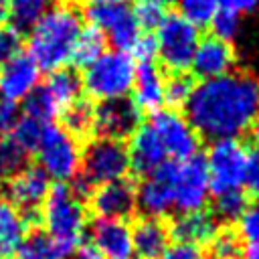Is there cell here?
Listing matches in <instances>:
<instances>
[{
  "label": "cell",
  "instance_id": "7402d4cb",
  "mask_svg": "<svg viewBox=\"0 0 259 259\" xmlns=\"http://www.w3.org/2000/svg\"><path fill=\"white\" fill-rule=\"evenodd\" d=\"M168 229L160 219L142 217L132 227V245L138 259H160L168 247Z\"/></svg>",
  "mask_w": 259,
  "mask_h": 259
},
{
  "label": "cell",
  "instance_id": "7bdbcfd3",
  "mask_svg": "<svg viewBox=\"0 0 259 259\" xmlns=\"http://www.w3.org/2000/svg\"><path fill=\"white\" fill-rule=\"evenodd\" d=\"M259 0H221L223 8H229L237 14H245V12H253L257 8Z\"/></svg>",
  "mask_w": 259,
  "mask_h": 259
},
{
  "label": "cell",
  "instance_id": "8fae6325",
  "mask_svg": "<svg viewBox=\"0 0 259 259\" xmlns=\"http://www.w3.org/2000/svg\"><path fill=\"white\" fill-rule=\"evenodd\" d=\"M85 18L97 26L117 51L130 53L144 34L127 4H87Z\"/></svg>",
  "mask_w": 259,
  "mask_h": 259
},
{
  "label": "cell",
  "instance_id": "4316f807",
  "mask_svg": "<svg viewBox=\"0 0 259 259\" xmlns=\"http://www.w3.org/2000/svg\"><path fill=\"white\" fill-rule=\"evenodd\" d=\"M93 113H95V103L89 101V99H77L73 105H69L63 113H61V119H63V127L77 140H85L93 134Z\"/></svg>",
  "mask_w": 259,
  "mask_h": 259
},
{
  "label": "cell",
  "instance_id": "9a60e30c",
  "mask_svg": "<svg viewBox=\"0 0 259 259\" xmlns=\"http://www.w3.org/2000/svg\"><path fill=\"white\" fill-rule=\"evenodd\" d=\"M87 200L97 219L125 221L136 212V186L127 178L107 182L97 186Z\"/></svg>",
  "mask_w": 259,
  "mask_h": 259
},
{
  "label": "cell",
  "instance_id": "f1b7e54d",
  "mask_svg": "<svg viewBox=\"0 0 259 259\" xmlns=\"http://www.w3.org/2000/svg\"><path fill=\"white\" fill-rule=\"evenodd\" d=\"M247 204L249 200L243 190H229L223 194H214L210 212L219 223H237Z\"/></svg>",
  "mask_w": 259,
  "mask_h": 259
},
{
  "label": "cell",
  "instance_id": "ffe728a7",
  "mask_svg": "<svg viewBox=\"0 0 259 259\" xmlns=\"http://www.w3.org/2000/svg\"><path fill=\"white\" fill-rule=\"evenodd\" d=\"M168 237L174 243H190L204 247L208 245L214 235L219 233V221L210 210H194V212H180L166 225Z\"/></svg>",
  "mask_w": 259,
  "mask_h": 259
},
{
  "label": "cell",
  "instance_id": "5b68a950",
  "mask_svg": "<svg viewBox=\"0 0 259 259\" xmlns=\"http://www.w3.org/2000/svg\"><path fill=\"white\" fill-rule=\"evenodd\" d=\"M34 154L38 158V168L55 182L69 184L79 174L81 146L63 125L55 121L42 125Z\"/></svg>",
  "mask_w": 259,
  "mask_h": 259
},
{
  "label": "cell",
  "instance_id": "f35d334b",
  "mask_svg": "<svg viewBox=\"0 0 259 259\" xmlns=\"http://www.w3.org/2000/svg\"><path fill=\"white\" fill-rule=\"evenodd\" d=\"M160 259H206V253L198 245L174 243V245L166 247V251L160 255Z\"/></svg>",
  "mask_w": 259,
  "mask_h": 259
},
{
  "label": "cell",
  "instance_id": "9c48e42d",
  "mask_svg": "<svg viewBox=\"0 0 259 259\" xmlns=\"http://www.w3.org/2000/svg\"><path fill=\"white\" fill-rule=\"evenodd\" d=\"M170 182L174 194V208L178 212L202 210L210 196L208 172L202 156L186 160H170Z\"/></svg>",
  "mask_w": 259,
  "mask_h": 259
},
{
  "label": "cell",
  "instance_id": "ab89813d",
  "mask_svg": "<svg viewBox=\"0 0 259 259\" xmlns=\"http://www.w3.org/2000/svg\"><path fill=\"white\" fill-rule=\"evenodd\" d=\"M243 186L247 188L249 194H253L255 198H259V150H249Z\"/></svg>",
  "mask_w": 259,
  "mask_h": 259
},
{
  "label": "cell",
  "instance_id": "44dd1931",
  "mask_svg": "<svg viewBox=\"0 0 259 259\" xmlns=\"http://www.w3.org/2000/svg\"><path fill=\"white\" fill-rule=\"evenodd\" d=\"M134 103L144 113H154L164 105V77L154 61L138 63L134 81Z\"/></svg>",
  "mask_w": 259,
  "mask_h": 259
},
{
  "label": "cell",
  "instance_id": "277c9868",
  "mask_svg": "<svg viewBox=\"0 0 259 259\" xmlns=\"http://www.w3.org/2000/svg\"><path fill=\"white\" fill-rule=\"evenodd\" d=\"M138 63L125 51H105L97 61L83 69L81 89L89 95V101H109L127 97L134 89Z\"/></svg>",
  "mask_w": 259,
  "mask_h": 259
},
{
  "label": "cell",
  "instance_id": "7c38bea8",
  "mask_svg": "<svg viewBox=\"0 0 259 259\" xmlns=\"http://www.w3.org/2000/svg\"><path fill=\"white\" fill-rule=\"evenodd\" d=\"M150 127L156 132L170 160H186L198 154L200 138L178 109H158L150 115Z\"/></svg>",
  "mask_w": 259,
  "mask_h": 259
},
{
  "label": "cell",
  "instance_id": "6da1fadb",
  "mask_svg": "<svg viewBox=\"0 0 259 259\" xmlns=\"http://www.w3.org/2000/svg\"><path fill=\"white\" fill-rule=\"evenodd\" d=\"M184 111L198 138L210 142L239 138L259 115V79L249 71L202 79L194 83Z\"/></svg>",
  "mask_w": 259,
  "mask_h": 259
},
{
  "label": "cell",
  "instance_id": "484cf974",
  "mask_svg": "<svg viewBox=\"0 0 259 259\" xmlns=\"http://www.w3.org/2000/svg\"><path fill=\"white\" fill-rule=\"evenodd\" d=\"M105 45H107V38L97 26H93V24L83 26L75 40V47H73L71 65L79 67V69L89 67L93 61H97L105 53Z\"/></svg>",
  "mask_w": 259,
  "mask_h": 259
},
{
  "label": "cell",
  "instance_id": "ac0fdd59",
  "mask_svg": "<svg viewBox=\"0 0 259 259\" xmlns=\"http://www.w3.org/2000/svg\"><path fill=\"white\" fill-rule=\"evenodd\" d=\"M235 65H237V55L233 45L210 34L198 40L190 69L200 79H214L231 73Z\"/></svg>",
  "mask_w": 259,
  "mask_h": 259
},
{
  "label": "cell",
  "instance_id": "83f0119b",
  "mask_svg": "<svg viewBox=\"0 0 259 259\" xmlns=\"http://www.w3.org/2000/svg\"><path fill=\"white\" fill-rule=\"evenodd\" d=\"M8 2V18L12 26L20 32L28 30L51 6L55 0H6Z\"/></svg>",
  "mask_w": 259,
  "mask_h": 259
},
{
  "label": "cell",
  "instance_id": "2e32d148",
  "mask_svg": "<svg viewBox=\"0 0 259 259\" xmlns=\"http://www.w3.org/2000/svg\"><path fill=\"white\" fill-rule=\"evenodd\" d=\"M38 83H40V69L24 53L0 65V99L2 101L20 103L38 87Z\"/></svg>",
  "mask_w": 259,
  "mask_h": 259
},
{
  "label": "cell",
  "instance_id": "52a82bcc",
  "mask_svg": "<svg viewBox=\"0 0 259 259\" xmlns=\"http://www.w3.org/2000/svg\"><path fill=\"white\" fill-rule=\"evenodd\" d=\"M130 172L127 148L119 140L95 138L89 140L85 150H81L79 176L95 190L101 184L125 178Z\"/></svg>",
  "mask_w": 259,
  "mask_h": 259
},
{
  "label": "cell",
  "instance_id": "d6a6232c",
  "mask_svg": "<svg viewBox=\"0 0 259 259\" xmlns=\"http://www.w3.org/2000/svg\"><path fill=\"white\" fill-rule=\"evenodd\" d=\"M180 14L196 28L208 26L221 8V0H178Z\"/></svg>",
  "mask_w": 259,
  "mask_h": 259
},
{
  "label": "cell",
  "instance_id": "8d00e7d4",
  "mask_svg": "<svg viewBox=\"0 0 259 259\" xmlns=\"http://www.w3.org/2000/svg\"><path fill=\"white\" fill-rule=\"evenodd\" d=\"M134 18L138 22V26L144 30H156L162 20L166 18V10L156 4V2H150V0H140L136 6H134Z\"/></svg>",
  "mask_w": 259,
  "mask_h": 259
},
{
  "label": "cell",
  "instance_id": "d6986e66",
  "mask_svg": "<svg viewBox=\"0 0 259 259\" xmlns=\"http://www.w3.org/2000/svg\"><path fill=\"white\" fill-rule=\"evenodd\" d=\"M91 245L103 259H132V227L117 219H95L91 223Z\"/></svg>",
  "mask_w": 259,
  "mask_h": 259
},
{
  "label": "cell",
  "instance_id": "8992f818",
  "mask_svg": "<svg viewBox=\"0 0 259 259\" xmlns=\"http://www.w3.org/2000/svg\"><path fill=\"white\" fill-rule=\"evenodd\" d=\"M156 59L168 73H186L192 65L200 32L182 14H166L156 28Z\"/></svg>",
  "mask_w": 259,
  "mask_h": 259
},
{
  "label": "cell",
  "instance_id": "e0dca14e",
  "mask_svg": "<svg viewBox=\"0 0 259 259\" xmlns=\"http://www.w3.org/2000/svg\"><path fill=\"white\" fill-rule=\"evenodd\" d=\"M127 140L130 142L125 148L130 158V170H134L140 176H150L164 162L170 160L156 132L150 127V123H140Z\"/></svg>",
  "mask_w": 259,
  "mask_h": 259
},
{
  "label": "cell",
  "instance_id": "30bf717a",
  "mask_svg": "<svg viewBox=\"0 0 259 259\" xmlns=\"http://www.w3.org/2000/svg\"><path fill=\"white\" fill-rule=\"evenodd\" d=\"M49 190H51V178L38 166L32 164H26L20 172L12 174L4 182V196L8 198L6 202H10L14 208H18L24 214L28 227L38 221V210Z\"/></svg>",
  "mask_w": 259,
  "mask_h": 259
},
{
  "label": "cell",
  "instance_id": "74e56055",
  "mask_svg": "<svg viewBox=\"0 0 259 259\" xmlns=\"http://www.w3.org/2000/svg\"><path fill=\"white\" fill-rule=\"evenodd\" d=\"M22 53V32L12 24L0 26V65L12 61Z\"/></svg>",
  "mask_w": 259,
  "mask_h": 259
},
{
  "label": "cell",
  "instance_id": "3957f363",
  "mask_svg": "<svg viewBox=\"0 0 259 259\" xmlns=\"http://www.w3.org/2000/svg\"><path fill=\"white\" fill-rule=\"evenodd\" d=\"M38 219L42 221L45 231L67 253V257H71L77 251V247L85 241V200H81L65 182H57L55 186H51L45 202L40 204Z\"/></svg>",
  "mask_w": 259,
  "mask_h": 259
},
{
  "label": "cell",
  "instance_id": "c3c4849f",
  "mask_svg": "<svg viewBox=\"0 0 259 259\" xmlns=\"http://www.w3.org/2000/svg\"><path fill=\"white\" fill-rule=\"evenodd\" d=\"M150 2H156V4H160L162 8H168V6L178 4V0H150Z\"/></svg>",
  "mask_w": 259,
  "mask_h": 259
},
{
  "label": "cell",
  "instance_id": "ba28073f",
  "mask_svg": "<svg viewBox=\"0 0 259 259\" xmlns=\"http://www.w3.org/2000/svg\"><path fill=\"white\" fill-rule=\"evenodd\" d=\"M249 146L239 138L217 140L210 144L204 164L210 182V194H223L229 190H243V178L249 158Z\"/></svg>",
  "mask_w": 259,
  "mask_h": 259
},
{
  "label": "cell",
  "instance_id": "b9f144b4",
  "mask_svg": "<svg viewBox=\"0 0 259 259\" xmlns=\"http://www.w3.org/2000/svg\"><path fill=\"white\" fill-rule=\"evenodd\" d=\"M130 55L134 57L136 63H148V61H156V40L152 34H142L138 38V42L132 47Z\"/></svg>",
  "mask_w": 259,
  "mask_h": 259
},
{
  "label": "cell",
  "instance_id": "681fc988",
  "mask_svg": "<svg viewBox=\"0 0 259 259\" xmlns=\"http://www.w3.org/2000/svg\"><path fill=\"white\" fill-rule=\"evenodd\" d=\"M0 259H2V255H0Z\"/></svg>",
  "mask_w": 259,
  "mask_h": 259
},
{
  "label": "cell",
  "instance_id": "7a4b0ae2",
  "mask_svg": "<svg viewBox=\"0 0 259 259\" xmlns=\"http://www.w3.org/2000/svg\"><path fill=\"white\" fill-rule=\"evenodd\" d=\"M83 28L81 14L75 4H53L30 28H28V57L40 71H57L71 63L73 47Z\"/></svg>",
  "mask_w": 259,
  "mask_h": 259
},
{
  "label": "cell",
  "instance_id": "cb8c5ba5",
  "mask_svg": "<svg viewBox=\"0 0 259 259\" xmlns=\"http://www.w3.org/2000/svg\"><path fill=\"white\" fill-rule=\"evenodd\" d=\"M28 223L24 214L10 202H0V255H14L20 247Z\"/></svg>",
  "mask_w": 259,
  "mask_h": 259
},
{
  "label": "cell",
  "instance_id": "60d3db41",
  "mask_svg": "<svg viewBox=\"0 0 259 259\" xmlns=\"http://www.w3.org/2000/svg\"><path fill=\"white\" fill-rule=\"evenodd\" d=\"M20 117H22V109L18 103L0 99V136H8Z\"/></svg>",
  "mask_w": 259,
  "mask_h": 259
},
{
  "label": "cell",
  "instance_id": "ee69618b",
  "mask_svg": "<svg viewBox=\"0 0 259 259\" xmlns=\"http://www.w3.org/2000/svg\"><path fill=\"white\" fill-rule=\"evenodd\" d=\"M71 257H73V259H103V257L99 255V251H97L91 243H87V241H83Z\"/></svg>",
  "mask_w": 259,
  "mask_h": 259
},
{
  "label": "cell",
  "instance_id": "d4e9b609",
  "mask_svg": "<svg viewBox=\"0 0 259 259\" xmlns=\"http://www.w3.org/2000/svg\"><path fill=\"white\" fill-rule=\"evenodd\" d=\"M16 259H67V253L45 229H30L16 249Z\"/></svg>",
  "mask_w": 259,
  "mask_h": 259
},
{
  "label": "cell",
  "instance_id": "f546056e",
  "mask_svg": "<svg viewBox=\"0 0 259 259\" xmlns=\"http://www.w3.org/2000/svg\"><path fill=\"white\" fill-rule=\"evenodd\" d=\"M194 87V79L188 73H170L168 79H164V103L168 109L184 107Z\"/></svg>",
  "mask_w": 259,
  "mask_h": 259
},
{
  "label": "cell",
  "instance_id": "5bb4252c",
  "mask_svg": "<svg viewBox=\"0 0 259 259\" xmlns=\"http://www.w3.org/2000/svg\"><path fill=\"white\" fill-rule=\"evenodd\" d=\"M136 208H140L144 217H150V219H162L174 210L170 160L164 162L150 176H144V180L136 188Z\"/></svg>",
  "mask_w": 259,
  "mask_h": 259
},
{
  "label": "cell",
  "instance_id": "f6af8a7d",
  "mask_svg": "<svg viewBox=\"0 0 259 259\" xmlns=\"http://www.w3.org/2000/svg\"><path fill=\"white\" fill-rule=\"evenodd\" d=\"M241 259H259V243H245Z\"/></svg>",
  "mask_w": 259,
  "mask_h": 259
},
{
  "label": "cell",
  "instance_id": "4dcf8cb0",
  "mask_svg": "<svg viewBox=\"0 0 259 259\" xmlns=\"http://www.w3.org/2000/svg\"><path fill=\"white\" fill-rule=\"evenodd\" d=\"M28 156L10 136H4L0 140V176L10 178L12 174L20 172L28 162Z\"/></svg>",
  "mask_w": 259,
  "mask_h": 259
},
{
  "label": "cell",
  "instance_id": "4fadbf2b",
  "mask_svg": "<svg viewBox=\"0 0 259 259\" xmlns=\"http://www.w3.org/2000/svg\"><path fill=\"white\" fill-rule=\"evenodd\" d=\"M140 123H142V111L136 107V103L130 97L95 103L93 134L97 138H109L121 142L130 138Z\"/></svg>",
  "mask_w": 259,
  "mask_h": 259
},
{
  "label": "cell",
  "instance_id": "7dc6e473",
  "mask_svg": "<svg viewBox=\"0 0 259 259\" xmlns=\"http://www.w3.org/2000/svg\"><path fill=\"white\" fill-rule=\"evenodd\" d=\"M87 4H127L130 0H85Z\"/></svg>",
  "mask_w": 259,
  "mask_h": 259
},
{
  "label": "cell",
  "instance_id": "d590c367",
  "mask_svg": "<svg viewBox=\"0 0 259 259\" xmlns=\"http://www.w3.org/2000/svg\"><path fill=\"white\" fill-rule=\"evenodd\" d=\"M235 233L245 243H259V198H255L245 206L243 214L237 221Z\"/></svg>",
  "mask_w": 259,
  "mask_h": 259
},
{
  "label": "cell",
  "instance_id": "603a6c76",
  "mask_svg": "<svg viewBox=\"0 0 259 259\" xmlns=\"http://www.w3.org/2000/svg\"><path fill=\"white\" fill-rule=\"evenodd\" d=\"M40 87L47 91L51 101L57 105V109L63 113L69 105H73L81 95V77L75 69L63 67L57 71H51L47 81L40 83Z\"/></svg>",
  "mask_w": 259,
  "mask_h": 259
},
{
  "label": "cell",
  "instance_id": "836d02e7",
  "mask_svg": "<svg viewBox=\"0 0 259 259\" xmlns=\"http://www.w3.org/2000/svg\"><path fill=\"white\" fill-rule=\"evenodd\" d=\"M42 125H45V123H40V121H36V119H32V117H28V115L22 113V117L18 119V123L14 125V130H12L8 136H10L26 154H32V152L36 150V146H38Z\"/></svg>",
  "mask_w": 259,
  "mask_h": 259
},
{
  "label": "cell",
  "instance_id": "bcb514c9",
  "mask_svg": "<svg viewBox=\"0 0 259 259\" xmlns=\"http://www.w3.org/2000/svg\"><path fill=\"white\" fill-rule=\"evenodd\" d=\"M251 136H253V142H255V146H257V150H259V115L255 117V121H253V125H251Z\"/></svg>",
  "mask_w": 259,
  "mask_h": 259
},
{
  "label": "cell",
  "instance_id": "e575fe53",
  "mask_svg": "<svg viewBox=\"0 0 259 259\" xmlns=\"http://www.w3.org/2000/svg\"><path fill=\"white\" fill-rule=\"evenodd\" d=\"M208 26L212 30V36H217V38H221L225 42H231L237 36L239 28H241V20H239V14L237 12L221 6Z\"/></svg>",
  "mask_w": 259,
  "mask_h": 259
},
{
  "label": "cell",
  "instance_id": "1f68e13d",
  "mask_svg": "<svg viewBox=\"0 0 259 259\" xmlns=\"http://www.w3.org/2000/svg\"><path fill=\"white\" fill-rule=\"evenodd\" d=\"M243 253V241L239 235L231 229H225L214 235V239L208 243L206 259H241Z\"/></svg>",
  "mask_w": 259,
  "mask_h": 259
}]
</instances>
